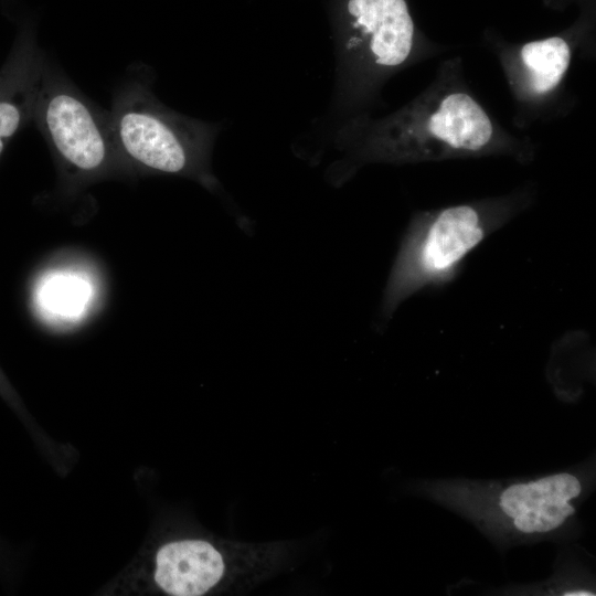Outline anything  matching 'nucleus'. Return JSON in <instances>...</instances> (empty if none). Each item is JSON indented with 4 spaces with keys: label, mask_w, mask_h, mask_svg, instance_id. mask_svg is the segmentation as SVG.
Here are the masks:
<instances>
[{
    "label": "nucleus",
    "mask_w": 596,
    "mask_h": 596,
    "mask_svg": "<svg viewBox=\"0 0 596 596\" xmlns=\"http://www.w3.org/2000/svg\"><path fill=\"white\" fill-rule=\"evenodd\" d=\"M595 459L575 467L508 479H422L414 493L470 521L498 549L572 540L578 510L595 488Z\"/></svg>",
    "instance_id": "1"
},
{
    "label": "nucleus",
    "mask_w": 596,
    "mask_h": 596,
    "mask_svg": "<svg viewBox=\"0 0 596 596\" xmlns=\"http://www.w3.org/2000/svg\"><path fill=\"white\" fill-rule=\"evenodd\" d=\"M513 213V204L507 202L485 206L462 204L414 219L391 268L382 316L390 319L412 295L454 281L468 255Z\"/></svg>",
    "instance_id": "2"
},
{
    "label": "nucleus",
    "mask_w": 596,
    "mask_h": 596,
    "mask_svg": "<svg viewBox=\"0 0 596 596\" xmlns=\"http://www.w3.org/2000/svg\"><path fill=\"white\" fill-rule=\"evenodd\" d=\"M116 149L125 166L187 175L212 187L209 169L213 129L162 105L149 83L132 77L115 93L108 110Z\"/></svg>",
    "instance_id": "3"
},
{
    "label": "nucleus",
    "mask_w": 596,
    "mask_h": 596,
    "mask_svg": "<svg viewBox=\"0 0 596 596\" xmlns=\"http://www.w3.org/2000/svg\"><path fill=\"white\" fill-rule=\"evenodd\" d=\"M292 549L288 541L171 539L157 549L151 577L158 590L171 596L244 594L278 574Z\"/></svg>",
    "instance_id": "4"
},
{
    "label": "nucleus",
    "mask_w": 596,
    "mask_h": 596,
    "mask_svg": "<svg viewBox=\"0 0 596 596\" xmlns=\"http://www.w3.org/2000/svg\"><path fill=\"white\" fill-rule=\"evenodd\" d=\"M33 116L65 173L92 179L124 167L108 111L88 100L57 68L43 62Z\"/></svg>",
    "instance_id": "5"
},
{
    "label": "nucleus",
    "mask_w": 596,
    "mask_h": 596,
    "mask_svg": "<svg viewBox=\"0 0 596 596\" xmlns=\"http://www.w3.org/2000/svg\"><path fill=\"white\" fill-rule=\"evenodd\" d=\"M348 9L370 35L369 47L376 64L396 66L408 56L414 26L404 0H350Z\"/></svg>",
    "instance_id": "6"
},
{
    "label": "nucleus",
    "mask_w": 596,
    "mask_h": 596,
    "mask_svg": "<svg viewBox=\"0 0 596 596\" xmlns=\"http://www.w3.org/2000/svg\"><path fill=\"white\" fill-rule=\"evenodd\" d=\"M429 131L456 149L477 151L492 136V125L483 109L467 94L446 96L429 119Z\"/></svg>",
    "instance_id": "7"
},
{
    "label": "nucleus",
    "mask_w": 596,
    "mask_h": 596,
    "mask_svg": "<svg viewBox=\"0 0 596 596\" xmlns=\"http://www.w3.org/2000/svg\"><path fill=\"white\" fill-rule=\"evenodd\" d=\"M570 47L561 38H550L526 43L521 58L531 75V86L536 93L554 88L570 63Z\"/></svg>",
    "instance_id": "8"
},
{
    "label": "nucleus",
    "mask_w": 596,
    "mask_h": 596,
    "mask_svg": "<svg viewBox=\"0 0 596 596\" xmlns=\"http://www.w3.org/2000/svg\"><path fill=\"white\" fill-rule=\"evenodd\" d=\"M531 595H563V596H594L595 582L584 566L564 558L562 564L555 566L554 574L543 583L518 586L513 594Z\"/></svg>",
    "instance_id": "9"
},
{
    "label": "nucleus",
    "mask_w": 596,
    "mask_h": 596,
    "mask_svg": "<svg viewBox=\"0 0 596 596\" xmlns=\"http://www.w3.org/2000/svg\"><path fill=\"white\" fill-rule=\"evenodd\" d=\"M34 102L35 97L21 104L13 99H0V155L4 149L6 140L21 127L24 110H33Z\"/></svg>",
    "instance_id": "10"
}]
</instances>
